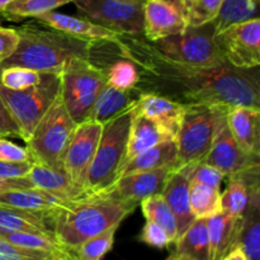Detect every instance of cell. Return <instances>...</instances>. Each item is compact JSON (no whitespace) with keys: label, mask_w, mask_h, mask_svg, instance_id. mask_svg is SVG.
<instances>
[{"label":"cell","mask_w":260,"mask_h":260,"mask_svg":"<svg viewBox=\"0 0 260 260\" xmlns=\"http://www.w3.org/2000/svg\"><path fill=\"white\" fill-rule=\"evenodd\" d=\"M118 56L131 60L140 73L137 93H154L185 106L253 107L260 109L259 70L178 63L160 55L144 35H119L111 41Z\"/></svg>","instance_id":"obj_1"},{"label":"cell","mask_w":260,"mask_h":260,"mask_svg":"<svg viewBox=\"0 0 260 260\" xmlns=\"http://www.w3.org/2000/svg\"><path fill=\"white\" fill-rule=\"evenodd\" d=\"M137 98H139V93L136 91V89L121 90V89L113 88L107 84L96 98L86 121L104 124L109 119L116 117L117 114L122 113L127 108L134 106Z\"/></svg>","instance_id":"obj_26"},{"label":"cell","mask_w":260,"mask_h":260,"mask_svg":"<svg viewBox=\"0 0 260 260\" xmlns=\"http://www.w3.org/2000/svg\"><path fill=\"white\" fill-rule=\"evenodd\" d=\"M18 41H19V35H18L17 28L0 25V66L14 52Z\"/></svg>","instance_id":"obj_43"},{"label":"cell","mask_w":260,"mask_h":260,"mask_svg":"<svg viewBox=\"0 0 260 260\" xmlns=\"http://www.w3.org/2000/svg\"><path fill=\"white\" fill-rule=\"evenodd\" d=\"M140 205H141V210L145 218L161 226L167 231L168 235L172 238L173 243L175 244L178 239L177 221H175L174 213L172 212L168 203L165 202L164 197L161 194L151 196V197H147L144 201H141Z\"/></svg>","instance_id":"obj_33"},{"label":"cell","mask_w":260,"mask_h":260,"mask_svg":"<svg viewBox=\"0 0 260 260\" xmlns=\"http://www.w3.org/2000/svg\"><path fill=\"white\" fill-rule=\"evenodd\" d=\"M71 2L73 0H12L2 10V17L9 20L37 18Z\"/></svg>","instance_id":"obj_32"},{"label":"cell","mask_w":260,"mask_h":260,"mask_svg":"<svg viewBox=\"0 0 260 260\" xmlns=\"http://www.w3.org/2000/svg\"><path fill=\"white\" fill-rule=\"evenodd\" d=\"M0 260H61L47 251L23 248L0 238Z\"/></svg>","instance_id":"obj_40"},{"label":"cell","mask_w":260,"mask_h":260,"mask_svg":"<svg viewBox=\"0 0 260 260\" xmlns=\"http://www.w3.org/2000/svg\"><path fill=\"white\" fill-rule=\"evenodd\" d=\"M35 20L53 28L56 30L70 35L80 40L95 42V41H114L118 37V33L109 30L102 25L95 24L91 20L83 17H74V15L63 14L52 10L38 15Z\"/></svg>","instance_id":"obj_18"},{"label":"cell","mask_w":260,"mask_h":260,"mask_svg":"<svg viewBox=\"0 0 260 260\" xmlns=\"http://www.w3.org/2000/svg\"><path fill=\"white\" fill-rule=\"evenodd\" d=\"M0 137H20L19 129L0 98Z\"/></svg>","instance_id":"obj_44"},{"label":"cell","mask_w":260,"mask_h":260,"mask_svg":"<svg viewBox=\"0 0 260 260\" xmlns=\"http://www.w3.org/2000/svg\"><path fill=\"white\" fill-rule=\"evenodd\" d=\"M33 162V161H32ZM32 162H5L0 161V177L22 178L27 177Z\"/></svg>","instance_id":"obj_45"},{"label":"cell","mask_w":260,"mask_h":260,"mask_svg":"<svg viewBox=\"0 0 260 260\" xmlns=\"http://www.w3.org/2000/svg\"><path fill=\"white\" fill-rule=\"evenodd\" d=\"M168 140L174 139H172L161 127L157 126L151 119L146 118L145 116L135 111L131 129H129L128 144H127V151L123 165L128 162L131 159H134L136 155L156 146L160 142L168 141Z\"/></svg>","instance_id":"obj_24"},{"label":"cell","mask_w":260,"mask_h":260,"mask_svg":"<svg viewBox=\"0 0 260 260\" xmlns=\"http://www.w3.org/2000/svg\"><path fill=\"white\" fill-rule=\"evenodd\" d=\"M215 46L225 62L238 69L260 66V19L235 23L215 33Z\"/></svg>","instance_id":"obj_10"},{"label":"cell","mask_w":260,"mask_h":260,"mask_svg":"<svg viewBox=\"0 0 260 260\" xmlns=\"http://www.w3.org/2000/svg\"><path fill=\"white\" fill-rule=\"evenodd\" d=\"M137 102V101H136ZM136 103L103 124L95 156L86 178V192H102L116 183L124 162Z\"/></svg>","instance_id":"obj_4"},{"label":"cell","mask_w":260,"mask_h":260,"mask_svg":"<svg viewBox=\"0 0 260 260\" xmlns=\"http://www.w3.org/2000/svg\"><path fill=\"white\" fill-rule=\"evenodd\" d=\"M226 189L221 193L222 212L233 217L241 218L249 201V188L240 174L230 175Z\"/></svg>","instance_id":"obj_34"},{"label":"cell","mask_w":260,"mask_h":260,"mask_svg":"<svg viewBox=\"0 0 260 260\" xmlns=\"http://www.w3.org/2000/svg\"><path fill=\"white\" fill-rule=\"evenodd\" d=\"M10 2H12V0H0V17H2V10L4 9L5 5Z\"/></svg>","instance_id":"obj_50"},{"label":"cell","mask_w":260,"mask_h":260,"mask_svg":"<svg viewBox=\"0 0 260 260\" xmlns=\"http://www.w3.org/2000/svg\"><path fill=\"white\" fill-rule=\"evenodd\" d=\"M75 127L76 123L66 111L61 96H58L25 141V147L33 161L63 169V154Z\"/></svg>","instance_id":"obj_6"},{"label":"cell","mask_w":260,"mask_h":260,"mask_svg":"<svg viewBox=\"0 0 260 260\" xmlns=\"http://www.w3.org/2000/svg\"><path fill=\"white\" fill-rule=\"evenodd\" d=\"M238 246L243 249L248 260H260V187L249 190Z\"/></svg>","instance_id":"obj_25"},{"label":"cell","mask_w":260,"mask_h":260,"mask_svg":"<svg viewBox=\"0 0 260 260\" xmlns=\"http://www.w3.org/2000/svg\"><path fill=\"white\" fill-rule=\"evenodd\" d=\"M35 185L28 177L22 178H2L0 177V193L8 192L13 189H23V188H32Z\"/></svg>","instance_id":"obj_46"},{"label":"cell","mask_w":260,"mask_h":260,"mask_svg":"<svg viewBox=\"0 0 260 260\" xmlns=\"http://www.w3.org/2000/svg\"><path fill=\"white\" fill-rule=\"evenodd\" d=\"M192 2H194V0H184V3H185V5H188V4H190V3Z\"/></svg>","instance_id":"obj_51"},{"label":"cell","mask_w":260,"mask_h":260,"mask_svg":"<svg viewBox=\"0 0 260 260\" xmlns=\"http://www.w3.org/2000/svg\"><path fill=\"white\" fill-rule=\"evenodd\" d=\"M17 30L19 35L17 48L0 69L22 66L40 73L61 74L76 61L90 60L93 42L66 35L37 20Z\"/></svg>","instance_id":"obj_3"},{"label":"cell","mask_w":260,"mask_h":260,"mask_svg":"<svg viewBox=\"0 0 260 260\" xmlns=\"http://www.w3.org/2000/svg\"><path fill=\"white\" fill-rule=\"evenodd\" d=\"M118 60L113 61L109 65L101 66L106 74L107 84L121 90H134L140 80L139 70L131 60L122 56H118Z\"/></svg>","instance_id":"obj_35"},{"label":"cell","mask_w":260,"mask_h":260,"mask_svg":"<svg viewBox=\"0 0 260 260\" xmlns=\"http://www.w3.org/2000/svg\"><path fill=\"white\" fill-rule=\"evenodd\" d=\"M223 0H194L187 5L188 24L200 27L213 22L217 17Z\"/></svg>","instance_id":"obj_38"},{"label":"cell","mask_w":260,"mask_h":260,"mask_svg":"<svg viewBox=\"0 0 260 260\" xmlns=\"http://www.w3.org/2000/svg\"><path fill=\"white\" fill-rule=\"evenodd\" d=\"M180 168H183L187 172V174L190 178V182L202 183V184L210 185V187L216 188V189H220L223 179L226 178L221 170L212 167V165L206 164V162L188 164Z\"/></svg>","instance_id":"obj_39"},{"label":"cell","mask_w":260,"mask_h":260,"mask_svg":"<svg viewBox=\"0 0 260 260\" xmlns=\"http://www.w3.org/2000/svg\"><path fill=\"white\" fill-rule=\"evenodd\" d=\"M260 0H223L217 17L213 20L216 32L235 23L259 18Z\"/></svg>","instance_id":"obj_30"},{"label":"cell","mask_w":260,"mask_h":260,"mask_svg":"<svg viewBox=\"0 0 260 260\" xmlns=\"http://www.w3.org/2000/svg\"><path fill=\"white\" fill-rule=\"evenodd\" d=\"M65 202V200H61L36 187L0 193V205L38 212H55Z\"/></svg>","instance_id":"obj_27"},{"label":"cell","mask_w":260,"mask_h":260,"mask_svg":"<svg viewBox=\"0 0 260 260\" xmlns=\"http://www.w3.org/2000/svg\"><path fill=\"white\" fill-rule=\"evenodd\" d=\"M175 253L192 260H208V231L206 218H196L194 222L175 241Z\"/></svg>","instance_id":"obj_28"},{"label":"cell","mask_w":260,"mask_h":260,"mask_svg":"<svg viewBox=\"0 0 260 260\" xmlns=\"http://www.w3.org/2000/svg\"><path fill=\"white\" fill-rule=\"evenodd\" d=\"M190 178L183 168L173 170L165 182L161 196L174 213L177 221L178 239L196 221L189 202ZM177 239V240H178Z\"/></svg>","instance_id":"obj_17"},{"label":"cell","mask_w":260,"mask_h":260,"mask_svg":"<svg viewBox=\"0 0 260 260\" xmlns=\"http://www.w3.org/2000/svg\"><path fill=\"white\" fill-rule=\"evenodd\" d=\"M107 85L103 69L90 60L76 61L61 73V99L76 124L86 121Z\"/></svg>","instance_id":"obj_7"},{"label":"cell","mask_w":260,"mask_h":260,"mask_svg":"<svg viewBox=\"0 0 260 260\" xmlns=\"http://www.w3.org/2000/svg\"><path fill=\"white\" fill-rule=\"evenodd\" d=\"M187 106L154 93H139L136 112L161 127L175 140Z\"/></svg>","instance_id":"obj_16"},{"label":"cell","mask_w":260,"mask_h":260,"mask_svg":"<svg viewBox=\"0 0 260 260\" xmlns=\"http://www.w3.org/2000/svg\"><path fill=\"white\" fill-rule=\"evenodd\" d=\"M222 260H248V258H246L245 253L240 246H235L226 254V256Z\"/></svg>","instance_id":"obj_47"},{"label":"cell","mask_w":260,"mask_h":260,"mask_svg":"<svg viewBox=\"0 0 260 260\" xmlns=\"http://www.w3.org/2000/svg\"><path fill=\"white\" fill-rule=\"evenodd\" d=\"M216 106H187L175 142L179 168L203 162L210 152L215 131Z\"/></svg>","instance_id":"obj_9"},{"label":"cell","mask_w":260,"mask_h":260,"mask_svg":"<svg viewBox=\"0 0 260 260\" xmlns=\"http://www.w3.org/2000/svg\"><path fill=\"white\" fill-rule=\"evenodd\" d=\"M121 2H126V3H132V4H139V5H144L147 0H121Z\"/></svg>","instance_id":"obj_49"},{"label":"cell","mask_w":260,"mask_h":260,"mask_svg":"<svg viewBox=\"0 0 260 260\" xmlns=\"http://www.w3.org/2000/svg\"><path fill=\"white\" fill-rule=\"evenodd\" d=\"M61 94V74L42 73L36 85L23 90H9L0 85V98L27 141L38 122Z\"/></svg>","instance_id":"obj_5"},{"label":"cell","mask_w":260,"mask_h":260,"mask_svg":"<svg viewBox=\"0 0 260 260\" xmlns=\"http://www.w3.org/2000/svg\"><path fill=\"white\" fill-rule=\"evenodd\" d=\"M228 123L234 139L244 152L260 155V111L253 107H233L229 109Z\"/></svg>","instance_id":"obj_19"},{"label":"cell","mask_w":260,"mask_h":260,"mask_svg":"<svg viewBox=\"0 0 260 260\" xmlns=\"http://www.w3.org/2000/svg\"><path fill=\"white\" fill-rule=\"evenodd\" d=\"M229 109L230 108L225 106H216L212 144L203 161L217 168L225 177L239 174L243 170L259 164V156L244 152L234 139L228 123Z\"/></svg>","instance_id":"obj_12"},{"label":"cell","mask_w":260,"mask_h":260,"mask_svg":"<svg viewBox=\"0 0 260 260\" xmlns=\"http://www.w3.org/2000/svg\"><path fill=\"white\" fill-rule=\"evenodd\" d=\"M42 73L22 66H7L0 69V85L9 90H23L36 85Z\"/></svg>","instance_id":"obj_37"},{"label":"cell","mask_w":260,"mask_h":260,"mask_svg":"<svg viewBox=\"0 0 260 260\" xmlns=\"http://www.w3.org/2000/svg\"><path fill=\"white\" fill-rule=\"evenodd\" d=\"M189 202L196 218L207 220V218L222 212L220 189L202 184V183L190 182Z\"/></svg>","instance_id":"obj_29"},{"label":"cell","mask_w":260,"mask_h":260,"mask_svg":"<svg viewBox=\"0 0 260 260\" xmlns=\"http://www.w3.org/2000/svg\"><path fill=\"white\" fill-rule=\"evenodd\" d=\"M27 177L36 188L56 196L61 200H75L86 193L73 184L63 169H55L40 162H32Z\"/></svg>","instance_id":"obj_22"},{"label":"cell","mask_w":260,"mask_h":260,"mask_svg":"<svg viewBox=\"0 0 260 260\" xmlns=\"http://www.w3.org/2000/svg\"><path fill=\"white\" fill-rule=\"evenodd\" d=\"M215 23L200 27H188L184 32L149 41L161 56L170 61L185 65L216 66L225 61L215 46Z\"/></svg>","instance_id":"obj_8"},{"label":"cell","mask_w":260,"mask_h":260,"mask_svg":"<svg viewBox=\"0 0 260 260\" xmlns=\"http://www.w3.org/2000/svg\"><path fill=\"white\" fill-rule=\"evenodd\" d=\"M174 168H161L150 172H137L118 178L108 188L119 200L137 206L145 198L161 194L162 188Z\"/></svg>","instance_id":"obj_15"},{"label":"cell","mask_w":260,"mask_h":260,"mask_svg":"<svg viewBox=\"0 0 260 260\" xmlns=\"http://www.w3.org/2000/svg\"><path fill=\"white\" fill-rule=\"evenodd\" d=\"M189 27L184 0H147L144 4V37L149 41L184 32Z\"/></svg>","instance_id":"obj_14"},{"label":"cell","mask_w":260,"mask_h":260,"mask_svg":"<svg viewBox=\"0 0 260 260\" xmlns=\"http://www.w3.org/2000/svg\"><path fill=\"white\" fill-rule=\"evenodd\" d=\"M161 168H174L179 169L178 162V150L175 140L160 142L156 146L136 155L134 159L121 168L118 178L137 172H150Z\"/></svg>","instance_id":"obj_23"},{"label":"cell","mask_w":260,"mask_h":260,"mask_svg":"<svg viewBox=\"0 0 260 260\" xmlns=\"http://www.w3.org/2000/svg\"><path fill=\"white\" fill-rule=\"evenodd\" d=\"M83 18L118 35L144 33V5L121 0H73Z\"/></svg>","instance_id":"obj_11"},{"label":"cell","mask_w":260,"mask_h":260,"mask_svg":"<svg viewBox=\"0 0 260 260\" xmlns=\"http://www.w3.org/2000/svg\"><path fill=\"white\" fill-rule=\"evenodd\" d=\"M119 226H113L93 238L81 243L78 248L70 251L71 260H102L112 250L114 238Z\"/></svg>","instance_id":"obj_36"},{"label":"cell","mask_w":260,"mask_h":260,"mask_svg":"<svg viewBox=\"0 0 260 260\" xmlns=\"http://www.w3.org/2000/svg\"><path fill=\"white\" fill-rule=\"evenodd\" d=\"M241 222L243 217H233L223 212L207 218L208 260H222L238 246Z\"/></svg>","instance_id":"obj_21"},{"label":"cell","mask_w":260,"mask_h":260,"mask_svg":"<svg viewBox=\"0 0 260 260\" xmlns=\"http://www.w3.org/2000/svg\"><path fill=\"white\" fill-rule=\"evenodd\" d=\"M0 231L40 234L55 238L53 212H38L0 205Z\"/></svg>","instance_id":"obj_20"},{"label":"cell","mask_w":260,"mask_h":260,"mask_svg":"<svg viewBox=\"0 0 260 260\" xmlns=\"http://www.w3.org/2000/svg\"><path fill=\"white\" fill-rule=\"evenodd\" d=\"M136 207L119 200L109 189L86 192L75 200L66 201L53 212L55 238L70 254L88 239L121 225Z\"/></svg>","instance_id":"obj_2"},{"label":"cell","mask_w":260,"mask_h":260,"mask_svg":"<svg viewBox=\"0 0 260 260\" xmlns=\"http://www.w3.org/2000/svg\"><path fill=\"white\" fill-rule=\"evenodd\" d=\"M103 124L84 121L76 124L66 146L62 167L76 188L86 192V178L95 156Z\"/></svg>","instance_id":"obj_13"},{"label":"cell","mask_w":260,"mask_h":260,"mask_svg":"<svg viewBox=\"0 0 260 260\" xmlns=\"http://www.w3.org/2000/svg\"><path fill=\"white\" fill-rule=\"evenodd\" d=\"M0 238L14 244V245L23 246V248L47 251V253L58 256L61 260H71L70 254L52 236L29 233H15V231H0Z\"/></svg>","instance_id":"obj_31"},{"label":"cell","mask_w":260,"mask_h":260,"mask_svg":"<svg viewBox=\"0 0 260 260\" xmlns=\"http://www.w3.org/2000/svg\"><path fill=\"white\" fill-rule=\"evenodd\" d=\"M0 161L32 162L33 159L27 147L19 146L7 140V137H0Z\"/></svg>","instance_id":"obj_42"},{"label":"cell","mask_w":260,"mask_h":260,"mask_svg":"<svg viewBox=\"0 0 260 260\" xmlns=\"http://www.w3.org/2000/svg\"><path fill=\"white\" fill-rule=\"evenodd\" d=\"M167 260H192V259L188 258V256H185V255H182V254L175 253V251H174V253H173L172 255H170Z\"/></svg>","instance_id":"obj_48"},{"label":"cell","mask_w":260,"mask_h":260,"mask_svg":"<svg viewBox=\"0 0 260 260\" xmlns=\"http://www.w3.org/2000/svg\"><path fill=\"white\" fill-rule=\"evenodd\" d=\"M140 241L152 248L164 249L173 243L172 238L168 235L167 231L152 221L146 220L141 234H140Z\"/></svg>","instance_id":"obj_41"}]
</instances>
